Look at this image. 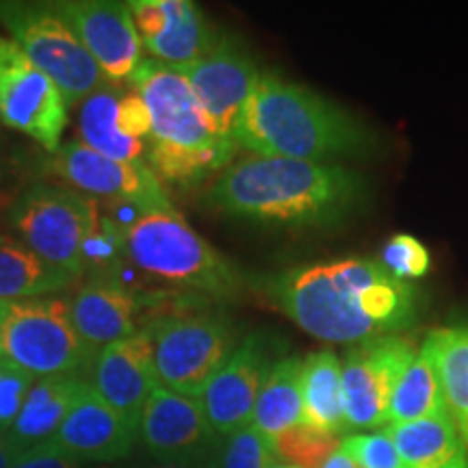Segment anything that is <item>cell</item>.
Returning a JSON list of instances; mask_svg holds the SVG:
<instances>
[{"mask_svg": "<svg viewBox=\"0 0 468 468\" xmlns=\"http://www.w3.org/2000/svg\"><path fill=\"white\" fill-rule=\"evenodd\" d=\"M35 379L37 378H33L31 373L0 360V436L7 434L9 427L14 425Z\"/></svg>", "mask_w": 468, "mask_h": 468, "instance_id": "34", "label": "cell"}, {"mask_svg": "<svg viewBox=\"0 0 468 468\" xmlns=\"http://www.w3.org/2000/svg\"><path fill=\"white\" fill-rule=\"evenodd\" d=\"M139 427L115 412L87 382L52 444L83 464L120 462L134 452Z\"/></svg>", "mask_w": 468, "mask_h": 468, "instance_id": "19", "label": "cell"}, {"mask_svg": "<svg viewBox=\"0 0 468 468\" xmlns=\"http://www.w3.org/2000/svg\"><path fill=\"white\" fill-rule=\"evenodd\" d=\"M234 144L254 156L325 163L371 150L358 117L321 93L273 72H261L234 122Z\"/></svg>", "mask_w": 468, "mask_h": 468, "instance_id": "3", "label": "cell"}, {"mask_svg": "<svg viewBox=\"0 0 468 468\" xmlns=\"http://www.w3.org/2000/svg\"><path fill=\"white\" fill-rule=\"evenodd\" d=\"M48 172L74 189L107 202L134 204L142 210L172 208L161 180L148 163H122L107 159L80 142H68L48 161Z\"/></svg>", "mask_w": 468, "mask_h": 468, "instance_id": "12", "label": "cell"}, {"mask_svg": "<svg viewBox=\"0 0 468 468\" xmlns=\"http://www.w3.org/2000/svg\"><path fill=\"white\" fill-rule=\"evenodd\" d=\"M0 27L42 72L55 80L68 107L102 90L104 76L57 3H0Z\"/></svg>", "mask_w": 468, "mask_h": 468, "instance_id": "7", "label": "cell"}, {"mask_svg": "<svg viewBox=\"0 0 468 468\" xmlns=\"http://www.w3.org/2000/svg\"><path fill=\"white\" fill-rule=\"evenodd\" d=\"M447 412L468 453V324L438 327L425 338Z\"/></svg>", "mask_w": 468, "mask_h": 468, "instance_id": "24", "label": "cell"}, {"mask_svg": "<svg viewBox=\"0 0 468 468\" xmlns=\"http://www.w3.org/2000/svg\"><path fill=\"white\" fill-rule=\"evenodd\" d=\"M154 368L161 388L200 397L241 338L232 321L213 310H183L152 319Z\"/></svg>", "mask_w": 468, "mask_h": 468, "instance_id": "8", "label": "cell"}, {"mask_svg": "<svg viewBox=\"0 0 468 468\" xmlns=\"http://www.w3.org/2000/svg\"><path fill=\"white\" fill-rule=\"evenodd\" d=\"M452 468H468V458H466V460H462V462H458V464H453Z\"/></svg>", "mask_w": 468, "mask_h": 468, "instance_id": "41", "label": "cell"}, {"mask_svg": "<svg viewBox=\"0 0 468 468\" xmlns=\"http://www.w3.org/2000/svg\"><path fill=\"white\" fill-rule=\"evenodd\" d=\"M384 431L406 468H452L466 460V449L449 412L386 425Z\"/></svg>", "mask_w": 468, "mask_h": 468, "instance_id": "22", "label": "cell"}, {"mask_svg": "<svg viewBox=\"0 0 468 468\" xmlns=\"http://www.w3.org/2000/svg\"><path fill=\"white\" fill-rule=\"evenodd\" d=\"M98 351L91 349L61 297L0 302V360L33 378L83 376Z\"/></svg>", "mask_w": 468, "mask_h": 468, "instance_id": "6", "label": "cell"}, {"mask_svg": "<svg viewBox=\"0 0 468 468\" xmlns=\"http://www.w3.org/2000/svg\"><path fill=\"white\" fill-rule=\"evenodd\" d=\"M22 453L25 452H20L7 436H0V468H11Z\"/></svg>", "mask_w": 468, "mask_h": 468, "instance_id": "38", "label": "cell"}, {"mask_svg": "<svg viewBox=\"0 0 468 468\" xmlns=\"http://www.w3.org/2000/svg\"><path fill=\"white\" fill-rule=\"evenodd\" d=\"M303 425L338 436L347 430L343 412V362L332 349L313 351L302 367Z\"/></svg>", "mask_w": 468, "mask_h": 468, "instance_id": "23", "label": "cell"}, {"mask_svg": "<svg viewBox=\"0 0 468 468\" xmlns=\"http://www.w3.org/2000/svg\"><path fill=\"white\" fill-rule=\"evenodd\" d=\"M115 122H117V128H120V133H124L126 137L139 139V142L150 139V133H152L150 111L142 101V96H137L134 91L120 98V102H117Z\"/></svg>", "mask_w": 468, "mask_h": 468, "instance_id": "35", "label": "cell"}, {"mask_svg": "<svg viewBox=\"0 0 468 468\" xmlns=\"http://www.w3.org/2000/svg\"><path fill=\"white\" fill-rule=\"evenodd\" d=\"M269 468H297V466H292V464H286V462H280V460H276V462H273V464L269 466Z\"/></svg>", "mask_w": 468, "mask_h": 468, "instance_id": "40", "label": "cell"}, {"mask_svg": "<svg viewBox=\"0 0 468 468\" xmlns=\"http://www.w3.org/2000/svg\"><path fill=\"white\" fill-rule=\"evenodd\" d=\"M365 178L338 163L245 156L221 172L207 202L228 218L276 228H325L365 200Z\"/></svg>", "mask_w": 468, "mask_h": 468, "instance_id": "2", "label": "cell"}, {"mask_svg": "<svg viewBox=\"0 0 468 468\" xmlns=\"http://www.w3.org/2000/svg\"><path fill=\"white\" fill-rule=\"evenodd\" d=\"M128 261L137 271L174 286L213 297L241 291V276L230 261L197 234L172 208L148 210L126 230Z\"/></svg>", "mask_w": 468, "mask_h": 468, "instance_id": "5", "label": "cell"}, {"mask_svg": "<svg viewBox=\"0 0 468 468\" xmlns=\"http://www.w3.org/2000/svg\"><path fill=\"white\" fill-rule=\"evenodd\" d=\"M117 102L113 90L93 91L87 101L80 102L79 111V139L87 148H91L98 154L107 159L122 163H144V156L148 154V145L139 139L126 137L117 128Z\"/></svg>", "mask_w": 468, "mask_h": 468, "instance_id": "27", "label": "cell"}, {"mask_svg": "<svg viewBox=\"0 0 468 468\" xmlns=\"http://www.w3.org/2000/svg\"><path fill=\"white\" fill-rule=\"evenodd\" d=\"M276 360L271 338L265 332H251L204 386L197 399L219 438L251 425L262 382Z\"/></svg>", "mask_w": 468, "mask_h": 468, "instance_id": "13", "label": "cell"}, {"mask_svg": "<svg viewBox=\"0 0 468 468\" xmlns=\"http://www.w3.org/2000/svg\"><path fill=\"white\" fill-rule=\"evenodd\" d=\"M128 85L150 111L148 165L156 178L197 185L230 165L237 144L215 133L180 69L142 58Z\"/></svg>", "mask_w": 468, "mask_h": 468, "instance_id": "4", "label": "cell"}, {"mask_svg": "<svg viewBox=\"0 0 468 468\" xmlns=\"http://www.w3.org/2000/svg\"><path fill=\"white\" fill-rule=\"evenodd\" d=\"M438 414H447V403H444L441 382H438L434 360L425 345H420L417 356L395 386L386 425L410 423V420L438 417Z\"/></svg>", "mask_w": 468, "mask_h": 468, "instance_id": "28", "label": "cell"}, {"mask_svg": "<svg viewBox=\"0 0 468 468\" xmlns=\"http://www.w3.org/2000/svg\"><path fill=\"white\" fill-rule=\"evenodd\" d=\"M341 449L358 468H406L386 431H371V434L362 431V434L345 436Z\"/></svg>", "mask_w": 468, "mask_h": 468, "instance_id": "33", "label": "cell"}, {"mask_svg": "<svg viewBox=\"0 0 468 468\" xmlns=\"http://www.w3.org/2000/svg\"><path fill=\"white\" fill-rule=\"evenodd\" d=\"M378 262L388 276L401 280V282H412V280L423 278L431 269L430 250L425 248L423 241L406 232L393 234L382 245Z\"/></svg>", "mask_w": 468, "mask_h": 468, "instance_id": "32", "label": "cell"}, {"mask_svg": "<svg viewBox=\"0 0 468 468\" xmlns=\"http://www.w3.org/2000/svg\"><path fill=\"white\" fill-rule=\"evenodd\" d=\"M261 289L284 317L325 343L401 335L420 310L412 282L395 280L368 259L291 267L262 278Z\"/></svg>", "mask_w": 468, "mask_h": 468, "instance_id": "1", "label": "cell"}, {"mask_svg": "<svg viewBox=\"0 0 468 468\" xmlns=\"http://www.w3.org/2000/svg\"><path fill=\"white\" fill-rule=\"evenodd\" d=\"M68 109L55 80L7 35H0V122L55 154L68 126Z\"/></svg>", "mask_w": 468, "mask_h": 468, "instance_id": "10", "label": "cell"}, {"mask_svg": "<svg viewBox=\"0 0 468 468\" xmlns=\"http://www.w3.org/2000/svg\"><path fill=\"white\" fill-rule=\"evenodd\" d=\"M90 386L115 412L139 427L150 395L159 388L154 368V345L148 327L102 347L90 368Z\"/></svg>", "mask_w": 468, "mask_h": 468, "instance_id": "18", "label": "cell"}, {"mask_svg": "<svg viewBox=\"0 0 468 468\" xmlns=\"http://www.w3.org/2000/svg\"><path fill=\"white\" fill-rule=\"evenodd\" d=\"M85 386L87 379L83 376H50L35 379L25 406L5 436L20 452L50 442Z\"/></svg>", "mask_w": 468, "mask_h": 468, "instance_id": "21", "label": "cell"}, {"mask_svg": "<svg viewBox=\"0 0 468 468\" xmlns=\"http://www.w3.org/2000/svg\"><path fill=\"white\" fill-rule=\"evenodd\" d=\"M321 468H358V464H356V462L351 460L341 447H338V452L332 453L330 460H327Z\"/></svg>", "mask_w": 468, "mask_h": 468, "instance_id": "39", "label": "cell"}, {"mask_svg": "<svg viewBox=\"0 0 468 468\" xmlns=\"http://www.w3.org/2000/svg\"><path fill=\"white\" fill-rule=\"evenodd\" d=\"M101 202L74 189L33 185L17 196L9 221L22 243L74 280L83 278V243Z\"/></svg>", "mask_w": 468, "mask_h": 468, "instance_id": "9", "label": "cell"}, {"mask_svg": "<svg viewBox=\"0 0 468 468\" xmlns=\"http://www.w3.org/2000/svg\"><path fill=\"white\" fill-rule=\"evenodd\" d=\"M180 72L189 80L215 133L234 142V122L261 76L256 58L237 37L221 35L213 50L191 66L180 68Z\"/></svg>", "mask_w": 468, "mask_h": 468, "instance_id": "14", "label": "cell"}, {"mask_svg": "<svg viewBox=\"0 0 468 468\" xmlns=\"http://www.w3.org/2000/svg\"><path fill=\"white\" fill-rule=\"evenodd\" d=\"M128 468H210L208 462H165V460H150L144 464H134Z\"/></svg>", "mask_w": 468, "mask_h": 468, "instance_id": "37", "label": "cell"}, {"mask_svg": "<svg viewBox=\"0 0 468 468\" xmlns=\"http://www.w3.org/2000/svg\"><path fill=\"white\" fill-rule=\"evenodd\" d=\"M139 442L152 460L208 462L219 436L197 397L156 388L139 419Z\"/></svg>", "mask_w": 468, "mask_h": 468, "instance_id": "16", "label": "cell"}, {"mask_svg": "<svg viewBox=\"0 0 468 468\" xmlns=\"http://www.w3.org/2000/svg\"><path fill=\"white\" fill-rule=\"evenodd\" d=\"M72 282L69 273L46 262L20 239L0 234V302L48 297Z\"/></svg>", "mask_w": 468, "mask_h": 468, "instance_id": "26", "label": "cell"}, {"mask_svg": "<svg viewBox=\"0 0 468 468\" xmlns=\"http://www.w3.org/2000/svg\"><path fill=\"white\" fill-rule=\"evenodd\" d=\"M137 286L115 276L85 278L69 300L72 321L80 338L101 351L111 343L133 336L139 327V314L150 306Z\"/></svg>", "mask_w": 468, "mask_h": 468, "instance_id": "20", "label": "cell"}, {"mask_svg": "<svg viewBox=\"0 0 468 468\" xmlns=\"http://www.w3.org/2000/svg\"><path fill=\"white\" fill-rule=\"evenodd\" d=\"M302 367L303 360L295 356L278 358L262 382L251 425L271 442L280 434L303 423Z\"/></svg>", "mask_w": 468, "mask_h": 468, "instance_id": "25", "label": "cell"}, {"mask_svg": "<svg viewBox=\"0 0 468 468\" xmlns=\"http://www.w3.org/2000/svg\"><path fill=\"white\" fill-rule=\"evenodd\" d=\"M57 7L68 17L104 80L113 87L128 83L144 58L142 37L128 5L117 0H63Z\"/></svg>", "mask_w": 468, "mask_h": 468, "instance_id": "15", "label": "cell"}, {"mask_svg": "<svg viewBox=\"0 0 468 468\" xmlns=\"http://www.w3.org/2000/svg\"><path fill=\"white\" fill-rule=\"evenodd\" d=\"M11 468H87L83 462L69 458L61 449H57L52 442L39 444V447L28 449L17 458Z\"/></svg>", "mask_w": 468, "mask_h": 468, "instance_id": "36", "label": "cell"}, {"mask_svg": "<svg viewBox=\"0 0 468 468\" xmlns=\"http://www.w3.org/2000/svg\"><path fill=\"white\" fill-rule=\"evenodd\" d=\"M273 444V452L280 462L297 468H321L332 453L341 447V438L324 434L308 425H297L280 434Z\"/></svg>", "mask_w": 468, "mask_h": 468, "instance_id": "31", "label": "cell"}, {"mask_svg": "<svg viewBox=\"0 0 468 468\" xmlns=\"http://www.w3.org/2000/svg\"><path fill=\"white\" fill-rule=\"evenodd\" d=\"M126 5L144 48L163 66H191L221 37L191 0H131Z\"/></svg>", "mask_w": 468, "mask_h": 468, "instance_id": "17", "label": "cell"}, {"mask_svg": "<svg viewBox=\"0 0 468 468\" xmlns=\"http://www.w3.org/2000/svg\"><path fill=\"white\" fill-rule=\"evenodd\" d=\"M417 351V345L401 335L367 338L347 351L343 360L347 430H376L388 423L390 397Z\"/></svg>", "mask_w": 468, "mask_h": 468, "instance_id": "11", "label": "cell"}, {"mask_svg": "<svg viewBox=\"0 0 468 468\" xmlns=\"http://www.w3.org/2000/svg\"><path fill=\"white\" fill-rule=\"evenodd\" d=\"M276 452L267 436H262L254 425L221 436L213 455L210 468H269L276 462Z\"/></svg>", "mask_w": 468, "mask_h": 468, "instance_id": "30", "label": "cell"}, {"mask_svg": "<svg viewBox=\"0 0 468 468\" xmlns=\"http://www.w3.org/2000/svg\"><path fill=\"white\" fill-rule=\"evenodd\" d=\"M126 262H131L126 251V232L101 210L83 243V278L115 276L122 280V267Z\"/></svg>", "mask_w": 468, "mask_h": 468, "instance_id": "29", "label": "cell"}]
</instances>
